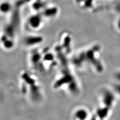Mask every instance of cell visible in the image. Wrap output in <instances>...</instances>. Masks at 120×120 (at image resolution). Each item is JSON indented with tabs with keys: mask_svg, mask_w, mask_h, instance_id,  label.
Returning <instances> with one entry per match:
<instances>
[{
	"mask_svg": "<svg viewBox=\"0 0 120 120\" xmlns=\"http://www.w3.org/2000/svg\"><path fill=\"white\" fill-rule=\"evenodd\" d=\"M21 89L24 95L34 102H39L43 98L42 87L37 78L24 73L20 77Z\"/></svg>",
	"mask_w": 120,
	"mask_h": 120,
	"instance_id": "cell-1",
	"label": "cell"
},
{
	"mask_svg": "<svg viewBox=\"0 0 120 120\" xmlns=\"http://www.w3.org/2000/svg\"><path fill=\"white\" fill-rule=\"evenodd\" d=\"M116 100L115 93L109 89L102 91L100 97V104L112 109Z\"/></svg>",
	"mask_w": 120,
	"mask_h": 120,
	"instance_id": "cell-2",
	"label": "cell"
},
{
	"mask_svg": "<svg viewBox=\"0 0 120 120\" xmlns=\"http://www.w3.org/2000/svg\"><path fill=\"white\" fill-rule=\"evenodd\" d=\"M92 113L89 109L84 106H79L74 110L72 120H88Z\"/></svg>",
	"mask_w": 120,
	"mask_h": 120,
	"instance_id": "cell-3",
	"label": "cell"
},
{
	"mask_svg": "<svg viewBox=\"0 0 120 120\" xmlns=\"http://www.w3.org/2000/svg\"><path fill=\"white\" fill-rule=\"evenodd\" d=\"M114 92L120 95V82H118L116 83L114 86Z\"/></svg>",
	"mask_w": 120,
	"mask_h": 120,
	"instance_id": "cell-4",
	"label": "cell"
},
{
	"mask_svg": "<svg viewBox=\"0 0 120 120\" xmlns=\"http://www.w3.org/2000/svg\"><path fill=\"white\" fill-rule=\"evenodd\" d=\"M88 120H99V119L98 118L95 112H93V113H92L91 115L90 116V118Z\"/></svg>",
	"mask_w": 120,
	"mask_h": 120,
	"instance_id": "cell-5",
	"label": "cell"
}]
</instances>
